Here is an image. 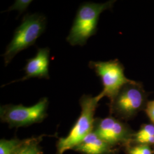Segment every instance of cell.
Returning <instances> with one entry per match:
<instances>
[{
	"instance_id": "ba28073f",
	"label": "cell",
	"mask_w": 154,
	"mask_h": 154,
	"mask_svg": "<svg viewBox=\"0 0 154 154\" xmlns=\"http://www.w3.org/2000/svg\"><path fill=\"white\" fill-rule=\"evenodd\" d=\"M49 48H39L36 55L26 60V64L23 69L25 72V75L18 80L11 81L8 83V85L17 82L24 81L32 78L49 79Z\"/></svg>"
},
{
	"instance_id": "2e32d148",
	"label": "cell",
	"mask_w": 154,
	"mask_h": 154,
	"mask_svg": "<svg viewBox=\"0 0 154 154\" xmlns=\"http://www.w3.org/2000/svg\"><path fill=\"white\" fill-rule=\"evenodd\" d=\"M138 143L142 144H147L149 145L150 144H154V135L152 136H149L147 137L141 138L137 140H136Z\"/></svg>"
},
{
	"instance_id": "8992f818",
	"label": "cell",
	"mask_w": 154,
	"mask_h": 154,
	"mask_svg": "<svg viewBox=\"0 0 154 154\" xmlns=\"http://www.w3.org/2000/svg\"><path fill=\"white\" fill-rule=\"evenodd\" d=\"M135 85L125 86L112 101V109L117 114L125 118L132 116L143 103V95Z\"/></svg>"
},
{
	"instance_id": "9a60e30c",
	"label": "cell",
	"mask_w": 154,
	"mask_h": 154,
	"mask_svg": "<svg viewBox=\"0 0 154 154\" xmlns=\"http://www.w3.org/2000/svg\"><path fill=\"white\" fill-rule=\"evenodd\" d=\"M146 112L150 120L154 123V100L148 103L146 107Z\"/></svg>"
},
{
	"instance_id": "5bb4252c",
	"label": "cell",
	"mask_w": 154,
	"mask_h": 154,
	"mask_svg": "<svg viewBox=\"0 0 154 154\" xmlns=\"http://www.w3.org/2000/svg\"><path fill=\"white\" fill-rule=\"evenodd\" d=\"M128 154H152L151 149L149 145L139 144L128 149Z\"/></svg>"
},
{
	"instance_id": "30bf717a",
	"label": "cell",
	"mask_w": 154,
	"mask_h": 154,
	"mask_svg": "<svg viewBox=\"0 0 154 154\" xmlns=\"http://www.w3.org/2000/svg\"><path fill=\"white\" fill-rule=\"evenodd\" d=\"M39 138L25 139L15 154H42L39 148Z\"/></svg>"
},
{
	"instance_id": "6da1fadb",
	"label": "cell",
	"mask_w": 154,
	"mask_h": 154,
	"mask_svg": "<svg viewBox=\"0 0 154 154\" xmlns=\"http://www.w3.org/2000/svg\"><path fill=\"white\" fill-rule=\"evenodd\" d=\"M114 1L105 3L84 2L79 7L66 41L72 46H83L95 34L100 14L111 8Z\"/></svg>"
},
{
	"instance_id": "7a4b0ae2",
	"label": "cell",
	"mask_w": 154,
	"mask_h": 154,
	"mask_svg": "<svg viewBox=\"0 0 154 154\" xmlns=\"http://www.w3.org/2000/svg\"><path fill=\"white\" fill-rule=\"evenodd\" d=\"M46 18L40 13L27 14L14 32L13 38L2 56L7 66L16 55L35 44L37 39L44 33Z\"/></svg>"
},
{
	"instance_id": "4fadbf2b",
	"label": "cell",
	"mask_w": 154,
	"mask_h": 154,
	"mask_svg": "<svg viewBox=\"0 0 154 154\" xmlns=\"http://www.w3.org/2000/svg\"><path fill=\"white\" fill-rule=\"evenodd\" d=\"M154 135V126L152 125H145L135 135V140L141 138Z\"/></svg>"
},
{
	"instance_id": "8fae6325",
	"label": "cell",
	"mask_w": 154,
	"mask_h": 154,
	"mask_svg": "<svg viewBox=\"0 0 154 154\" xmlns=\"http://www.w3.org/2000/svg\"><path fill=\"white\" fill-rule=\"evenodd\" d=\"M23 141L24 140L18 139H1L0 140V154H15Z\"/></svg>"
},
{
	"instance_id": "3957f363",
	"label": "cell",
	"mask_w": 154,
	"mask_h": 154,
	"mask_svg": "<svg viewBox=\"0 0 154 154\" xmlns=\"http://www.w3.org/2000/svg\"><path fill=\"white\" fill-rule=\"evenodd\" d=\"M100 100L97 96L84 94L79 99L81 107V115L72 127L68 135L60 138L57 144V154H63L66 151L72 149L93 131L95 121L94 114Z\"/></svg>"
},
{
	"instance_id": "9c48e42d",
	"label": "cell",
	"mask_w": 154,
	"mask_h": 154,
	"mask_svg": "<svg viewBox=\"0 0 154 154\" xmlns=\"http://www.w3.org/2000/svg\"><path fill=\"white\" fill-rule=\"evenodd\" d=\"M111 146L93 131L72 149L83 154H108Z\"/></svg>"
},
{
	"instance_id": "7c38bea8",
	"label": "cell",
	"mask_w": 154,
	"mask_h": 154,
	"mask_svg": "<svg viewBox=\"0 0 154 154\" xmlns=\"http://www.w3.org/2000/svg\"><path fill=\"white\" fill-rule=\"evenodd\" d=\"M33 1L31 0H17L14 2V4L9 7V8L6 11H18L20 12V15L27 9L28 6Z\"/></svg>"
},
{
	"instance_id": "277c9868",
	"label": "cell",
	"mask_w": 154,
	"mask_h": 154,
	"mask_svg": "<svg viewBox=\"0 0 154 154\" xmlns=\"http://www.w3.org/2000/svg\"><path fill=\"white\" fill-rule=\"evenodd\" d=\"M88 67L100 77L103 85L102 91L97 95L99 100L104 97L114 99L125 86L136 82L128 79L124 74V69L118 60L90 61Z\"/></svg>"
},
{
	"instance_id": "52a82bcc",
	"label": "cell",
	"mask_w": 154,
	"mask_h": 154,
	"mask_svg": "<svg viewBox=\"0 0 154 154\" xmlns=\"http://www.w3.org/2000/svg\"><path fill=\"white\" fill-rule=\"evenodd\" d=\"M93 131L110 146L124 142L128 137L126 127L112 117L95 119Z\"/></svg>"
},
{
	"instance_id": "5b68a950",
	"label": "cell",
	"mask_w": 154,
	"mask_h": 154,
	"mask_svg": "<svg viewBox=\"0 0 154 154\" xmlns=\"http://www.w3.org/2000/svg\"><path fill=\"white\" fill-rule=\"evenodd\" d=\"M49 106L48 98H42L32 106L22 105H3L0 108V118L11 128L25 127L41 123L47 117Z\"/></svg>"
}]
</instances>
